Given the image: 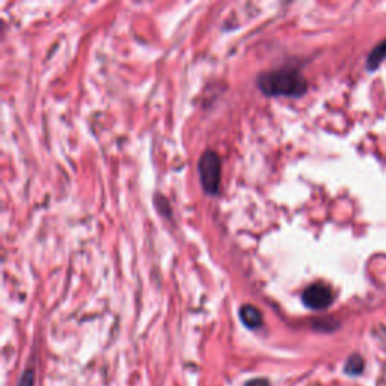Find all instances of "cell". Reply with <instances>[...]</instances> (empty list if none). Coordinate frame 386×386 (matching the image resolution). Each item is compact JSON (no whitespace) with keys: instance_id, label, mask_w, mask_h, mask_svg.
Returning <instances> with one entry per match:
<instances>
[{"instance_id":"cell-1","label":"cell","mask_w":386,"mask_h":386,"mask_svg":"<svg viewBox=\"0 0 386 386\" xmlns=\"http://www.w3.org/2000/svg\"><path fill=\"white\" fill-rule=\"evenodd\" d=\"M260 91L272 97H301L306 93L305 77L296 70H278L263 73L256 79Z\"/></svg>"},{"instance_id":"cell-2","label":"cell","mask_w":386,"mask_h":386,"mask_svg":"<svg viewBox=\"0 0 386 386\" xmlns=\"http://www.w3.org/2000/svg\"><path fill=\"white\" fill-rule=\"evenodd\" d=\"M198 174L204 192L210 197L217 195L219 187H221L222 165L221 157L214 151L209 150L202 154L198 162Z\"/></svg>"},{"instance_id":"cell-3","label":"cell","mask_w":386,"mask_h":386,"mask_svg":"<svg viewBox=\"0 0 386 386\" xmlns=\"http://www.w3.org/2000/svg\"><path fill=\"white\" fill-rule=\"evenodd\" d=\"M302 301L311 310H326L333 301V293L323 282H315L303 291Z\"/></svg>"},{"instance_id":"cell-4","label":"cell","mask_w":386,"mask_h":386,"mask_svg":"<svg viewBox=\"0 0 386 386\" xmlns=\"http://www.w3.org/2000/svg\"><path fill=\"white\" fill-rule=\"evenodd\" d=\"M240 318L243 325L249 329H259L263 325V315L256 306L243 305L240 310Z\"/></svg>"},{"instance_id":"cell-5","label":"cell","mask_w":386,"mask_h":386,"mask_svg":"<svg viewBox=\"0 0 386 386\" xmlns=\"http://www.w3.org/2000/svg\"><path fill=\"white\" fill-rule=\"evenodd\" d=\"M386 58V40L382 41L375 50L371 51L368 56V67L371 70H375L379 63Z\"/></svg>"},{"instance_id":"cell-6","label":"cell","mask_w":386,"mask_h":386,"mask_svg":"<svg viewBox=\"0 0 386 386\" xmlns=\"http://www.w3.org/2000/svg\"><path fill=\"white\" fill-rule=\"evenodd\" d=\"M344 370H345L347 375H350V376L361 375L362 370H364V361H362V358H361V356H358V355H353V356L349 359V361H347Z\"/></svg>"},{"instance_id":"cell-7","label":"cell","mask_w":386,"mask_h":386,"mask_svg":"<svg viewBox=\"0 0 386 386\" xmlns=\"http://www.w3.org/2000/svg\"><path fill=\"white\" fill-rule=\"evenodd\" d=\"M19 386H33V371H26L19 382Z\"/></svg>"},{"instance_id":"cell-8","label":"cell","mask_w":386,"mask_h":386,"mask_svg":"<svg viewBox=\"0 0 386 386\" xmlns=\"http://www.w3.org/2000/svg\"><path fill=\"white\" fill-rule=\"evenodd\" d=\"M244 386H268V382L266 379H252Z\"/></svg>"}]
</instances>
